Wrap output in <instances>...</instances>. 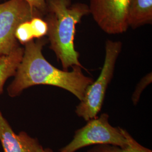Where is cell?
Listing matches in <instances>:
<instances>
[{
    "label": "cell",
    "mask_w": 152,
    "mask_h": 152,
    "mask_svg": "<svg viewBox=\"0 0 152 152\" xmlns=\"http://www.w3.org/2000/svg\"><path fill=\"white\" fill-rule=\"evenodd\" d=\"M87 152H152L147 148L141 145L132 136L130 144L126 147L110 144H100L90 149Z\"/></svg>",
    "instance_id": "cell-10"
},
{
    "label": "cell",
    "mask_w": 152,
    "mask_h": 152,
    "mask_svg": "<svg viewBox=\"0 0 152 152\" xmlns=\"http://www.w3.org/2000/svg\"><path fill=\"white\" fill-rule=\"evenodd\" d=\"M34 38H42L47 35L48 27L46 22L41 17H34L29 20Z\"/></svg>",
    "instance_id": "cell-11"
},
{
    "label": "cell",
    "mask_w": 152,
    "mask_h": 152,
    "mask_svg": "<svg viewBox=\"0 0 152 152\" xmlns=\"http://www.w3.org/2000/svg\"><path fill=\"white\" fill-rule=\"evenodd\" d=\"M36 152H54L50 148H44L40 144L38 147V149Z\"/></svg>",
    "instance_id": "cell-15"
},
{
    "label": "cell",
    "mask_w": 152,
    "mask_h": 152,
    "mask_svg": "<svg viewBox=\"0 0 152 152\" xmlns=\"http://www.w3.org/2000/svg\"><path fill=\"white\" fill-rule=\"evenodd\" d=\"M46 10L43 19L48 27L50 49L60 61L63 69L79 66V54L75 49L76 25L83 16L90 14L88 5L81 2L72 4V0H46Z\"/></svg>",
    "instance_id": "cell-2"
},
{
    "label": "cell",
    "mask_w": 152,
    "mask_h": 152,
    "mask_svg": "<svg viewBox=\"0 0 152 152\" xmlns=\"http://www.w3.org/2000/svg\"><path fill=\"white\" fill-rule=\"evenodd\" d=\"M34 17L44 16L26 0H9L0 4V56L20 46L15 37L16 29Z\"/></svg>",
    "instance_id": "cell-5"
},
{
    "label": "cell",
    "mask_w": 152,
    "mask_h": 152,
    "mask_svg": "<svg viewBox=\"0 0 152 152\" xmlns=\"http://www.w3.org/2000/svg\"><path fill=\"white\" fill-rule=\"evenodd\" d=\"M127 23L134 29L152 24V0H130Z\"/></svg>",
    "instance_id": "cell-8"
},
{
    "label": "cell",
    "mask_w": 152,
    "mask_h": 152,
    "mask_svg": "<svg viewBox=\"0 0 152 152\" xmlns=\"http://www.w3.org/2000/svg\"><path fill=\"white\" fill-rule=\"evenodd\" d=\"M15 37L19 43L23 45H25L30 41L34 39L29 20L23 22L16 29Z\"/></svg>",
    "instance_id": "cell-12"
},
{
    "label": "cell",
    "mask_w": 152,
    "mask_h": 152,
    "mask_svg": "<svg viewBox=\"0 0 152 152\" xmlns=\"http://www.w3.org/2000/svg\"><path fill=\"white\" fill-rule=\"evenodd\" d=\"M47 42L48 40L42 37L32 39L24 45L21 62L14 80L7 88L8 95L14 98L29 87L49 85L64 89L81 101L94 79L85 76L81 66H74L72 71H64L51 64L42 54V49Z\"/></svg>",
    "instance_id": "cell-1"
},
{
    "label": "cell",
    "mask_w": 152,
    "mask_h": 152,
    "mask_svg": "<svg viewBox=\"0 0 152 152\" xmlns=\"http://www.w3.org/2000/svg\"><path fill=\"white\" fill-rule=\"evenodd\" d=\"M0 141L4 152H36L40 145L37 139L24 131L16 134L1 111Z\"/></svg>",
    "instance_id": "cell-7"
},
{
    "label": "cell",
    "mask_w": 152,
    "mask_h": 152,
    "mask_svg": "<svg viewBox=\"0 0 152 152\" xmlns=\"http://www.w3.org/2000/svg\"><path fill=\"white\" fill-rule=\"evenodd\" d=\"M24 54V48L19 46L10 54L0 56V95L4 91L6 81L15 76Z\"/></svg>",
    "instance_id": "cell-9"
},
{
    "label": "cell",
    "mask_w": 152,
    "mask_h": 152,
    "mask_svg": "<svg viewBox=\"0 0 152 152\" xmlns=\"http://www.w3.org/2000/svg\"><path fill=\"white\" fill-rule=\"evenodd\" d=\"M152 72H150L147 74V75L143 77L139 82L137 84L136 88L131 96L132 102L135 105L138 103L141 96V93L143 90L152 83Z\"/></svg>",
    "instance_id": "cell-13"
},
{
    "label": "cell",
    "mask_w": 152,
    "mask_h": 152,
    "mask_svg": "<svg viewBox=\"0 0 152 152\" xmlns=\"http://www.w3.org/2000/svg\"><path fill=\"white\" fill-rule=\"evenodd\" d=\"M130 0H90V14L98 26L108 34L127 31Z\"/></svg>",
    "instance_id": "cell-6"
},
{
    "label": "cell",
    "mask_w": 152,
    "mask_h": 152,
    "mask_svg": "<svg viewBox=\"0 0 152 152\" xmlns=\"http://www.w3.org/2000/svg\"><path fill=\"white\" fill-rule=\"evenodd\" d=\"M122 48L121 41L107 40L105 46V58L103 68L96 81L87 87L83 98L76 106L78 117L86 121L95 118L100 112L105 94L115 71L117 60Z\"/></svg>",
    "instance_id": "cell-3"
},
{
    "label": "cell",
    "mask_w": 152,
    "mask_h": 152,
    "mask_svg": "<svg viewBox=\"0 0 152 152\" xmlns=\"http://www.w3.org/2000/svg\"><path fill=\"white\" fill-rule=\"evenodd\" d=\"M30 6L38 10L44 16L46 10V0H26Z\"/></svg>",
    "instance_id": "cell-14"
},
{
    "label": "cell",
    "mask_w": 152,
    "mask_h": 152,
    "mask_svg": "<svg viewBox=\"0 0 152 152\" xmlns=\"http://www.w3.org/2000/svg\"><path fill=\"white\" fill-rule=\"evenodd\" d=\"M109 116L103 113L87 121V124L76 131L72 141L58 152H76L92 145L110 144L126 147L130 144L132 136L120 127L109 124Z\"/></svg>",
    "instance_id": "cell-4"
}]
</instances>
